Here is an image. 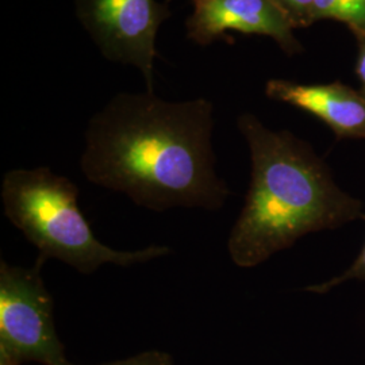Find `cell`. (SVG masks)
<instances>
[{
	"label": "cell",
	"mask_w": 365,
	"mask_h": 365,
	"mask_svg": "<svg viewBox=\"0 0 365 365\" xmlns=\"http://www.w3.org/2000/svg\"><path fill=\"white\" fill-rule=\"evenodd\" d=\"M352 280L365 282V242L361 252L359 253V256L356 257V260L353 261L352 265L348 269H345L342 274L327 280V282L317 283L306 289L313 294H327L333 288L339 287L341 284H345Z\"/></svg>",
	"instance_id": "cell-9"
},
{
	"label": "cell",
	"mask_w": 365,
	"mask_h": 365,
	"mask_svg": "<svg viewBox=\"0 0 365 365\" xmlns=\"http://www.w3.org/2000/svg\"><path fill=\"white\" fill-rule=\"evenodd\" d=\"M212 113L205 98L118 93L91 118L80 168L88 182L144 209L221 210L230 190L215 168Z\"/></svg>",
	"instance_id": "cell-1"
},
{
	"label": "cell",
	"mask_w": 365,
	"mask_h": 365,
	"mask_svg": "<svg viewBox=\"0 0 365 365\" xmlns=\"http://www.w3.org/2000/svg\"><path fill=\"white\" fill-rule=\"evenodd\" d=\"M265 93L321 119L339 138H365V96L351 87L274 78L267 83Z\"/></svg>",
	"instance_id": "cell-7"
},
{
	"label": "cell",
	"mask_w": 365,
	"mask_h": 365,
	"mask_svg": "<svg viewBox=\"0 0 365 365\" xmlns=\"http://www.w3.org/2000/svg\"><path fill=\"white\" fill-rule=\"evenodd\" d=\"M237 123L248 143L252 176L227 241L235 265L257 267L304 235L365 220L363 202L339 188L310 145L248 113Z\"/></svg>",
	"instance_id": "cell-2"
},
{
	"label": "cell",
	"mask_w": 365,
	"mask_h": 365,
	"mask_svg": "<svg viewBox=\"0 0 365 365\" xmlns=\"http://www.w3.org/2000/svg\"><path fill=\"white\" fill-rule=\"evenodd\" d=\"M292 19L294 25L312 21L314 0H274Z\"/></svg>",
	"instance_id": "cell-10"
},
{
	"label": "cell",
	"mask_w": 365,
	"mask_h": 365,
	"mask_svg": "<svg viewBox=\"0 0 365 365\" xmlns=\"http://www.w3.org/2000/svg\"><path fill=\"white\" fill-rule=\"evenodd\" d=\"M99 365H173V359L170 353L161 352V351H148V352L135 354L129 359Z\"/></svg>",
	"instance_id": "cell-11"
},
{
	"label": "cell",
	"mask_w": 365,
	"mask_h": 365,
	"mask_svg": "<svg viewBox=\"0 0 365 365\" xmlns=\"http://www.w3.org/2000/svg\"><path fill=\"white\" fill-rule=\"evenodd\" d=\"M80 24L108 61L138 68L153 92L156 39L170 18L168 1L75 0Z\"/></svg>",
	"instance_id": "cell-5"
},
{
	"label": "cell",
	"mask_w": 365,
	"mask_h": 365,
	"mask_svg": "<svg viewBox=\"0 0 365 365\" xmlns=\"http://www.w3.org/2000/svg\"><path fill=\"white\" fill-rule=\"evenodd\" d=\"M41 267L0 262V365H76L57 336L54 302Z\"/></svg>",
	"instance_id": "cell-4"
},
{
	"label": "cell",
	"mask_w": 365,
	"mask_h": 365,
	"mask_svg": "<svg viewBox=\"0 0 365 365\" xmlns=\"http://www.w3.org/2000/svg\"><path fill=\"white\" fill-rule=\"evenodd\" d=\"M0 194L9 221L38 250L39 265L56 259L88 274L105 264L130 267L170 253L163 245L138 250L105 245L80 211L78 185L48 167L7 172Z\"/></svg>",
	"instance_id": "cell-3"
},
{
	"label": "cell",
	"mask_w": 365,
	"mask_h": 365,
	"mask_svg": "<svg viewBox=\"0 0 365 365\" xmlns=\"http://www.w3.org/2000/svg\"><path fill=\"white\" fill-rule=\"evenodd\" d=\"M357 75H359V78H360L361 86H363V92H361V93L365 96V45L363 46L361 52H360V56H359V61H357Z\"/></svg>",
	"instance_id": "cell-12"
},
{
	"label": "cell",
	"mask_w": 365,
	"mask_h": 365,
	"mask_svg": "<svg viewBox=\"0 0 365 365\" xmlns=\"http://www.w3.org/2000/svg\"><path fill=\"white\" fill-rule=\"evenodd\" d=\"M187 37L209 45L227 30L274 38L287 53L300 51L292 19L274 0H203L187 18Z\"/></svg>",
	"instance_id": "cell-6"
},
{
	"label": "cell",
	"mask_w": 365,
	"mask_h": 365,
	"mask_svg": "<svg viewBox=\"0 0 365 365\" xmlns=\"http://www.w3.org/2000/svg\"><path fill=\"white\" fill-rule=\"evenodd\" d=\"M168 1H170V0H168ZM202 1H203V0H192L194 6H197V4H199V3H202Z\"/></svg>",
	"instance_id": "cell-13"
},
{
	"label": "cell",
	"mask_w": 365,
	"mask_h": 365,
	"mask_svg": "<svg viewBox=\"0 0 365 365\" xmlns=\"http://www.w3.org/2000/svg\"><path fill=\"white\" fill-rule=\"evenodd\" d=\"M331 18L365 36V0H314L312 21Z\"/></svg>",
	"instance_id": "cell-8"
}]
</instances>
